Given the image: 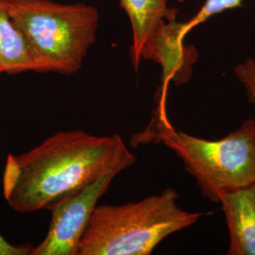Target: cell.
<instances>
[{
    "label": "cell",
    "mask_w": 255,
    "mask_h": 255,
    "mask_svg": "<svg viewBox=\"0 0 255 255\" xmlns=\"http://www.w3.org/2000/svg\"><path fill=\"white\" fill-rule=\"evenodd\" d=\"M136 157L116 133L60 131L26 153L8 155L2 177L5 200L18 213L47 209L112 169H126Z\"/></svg>",
    "instance_id": "1"
},
{
    "label": "cell",
    "mask_w": 255,
    "mask_h": 255,
    "mask_svg": "<svg viewBox=\"0 0 255 255\" xmlns=\"http://www.w3.org/2000/svg\"><path fill=\"white\" fill-rule=\"evenodd\" d=\"M149 142L171 148L211 201L219 202L221 193L255 183V119L220 140L207 141L175 129L159 105L146 129L131 140L135 145Z\"/></svg>",
    "instance_id": "2"
},
{
    "label": "cell",
    "mask_w": 255,
    "mask_h": 255,
    "mask_svg": "<svg viewBox=\"0 0 255 255\" xmlns=\"http://www.w3.org/2000/svg\"><path fill=\"white\" fill-rule=\"evenodd\" d=\"M179 194L167 188L158 196L123 205H97L77 255H148L164 238L195 224L201 213L177 205Z\"/></svg>",
    "instance_id": "3"
},
{
    "label": "cell",
    "mask_w": 255,
    "mask_h": 255,
    "mask_svg": "<svg viewBox=\"0 0 255 255\" xmlns=\"http://www.w3.org/2000/svg\"><path fill=\"white\" fill-rule=\"evenodd\" d=\"M11 17L25 34L44 72L72 75L96 42L100 13L84 4L52 0H8Z\"/></svg>",
    "instance_id": "4"
},
{
    "label": "cell",
    "mask_w": 255,
    "mask_h": 255,
    "mask_svg": "<svg viewBox=\"0 0 255 255\" xmlns=\"http://www.w3.org/2000/svg\"><path fill=\"white\" fill-rule=\"evenodd\" d=\"M132 30L130 58L137 70L142 59L151 60L163 68L164 87L170 82H185L196 62L194 47L183 44L187 35L183 23L177 22V10L167 0H119Z\"/></svg>",
    "instance_id": "5"
},
{
    "label": "cell",
    "mask_w": 255,
    "mask_h": 255,
    "mask_svg": "<svg viewBox=\"0 0 255 255\" xmlns=\"http://www.w3.org/2000/svg\"><path fill=\"white\" fill-rule=\"evenodd\" d=\"M122 170L112 169L81 189L55 202L45 239L30 255H77L78 246L98 201Z\"/></svg>",
    "instance_id": "6"
},
{
    "label": "cell",
    "mask_w": 255,
    "mask_h": 255,
    "mask_svg": "<svg viewBox=\"0 0 255 255\" xmlns=\"http://www.w3.org/2000/svg\"><path fill=\"white\" fill-rule=\"evenodd\" d=\"M229 233V255H255V183L219 195Z\"/></svg>",
    "instance_id": "7"
},
{
    "label": "cell",
    "mask_w": 255,
    "mask_h": 255,
    "mask_svg": "<svg viewBox=\"0 0 255 255\" xmlns=\"http://www.w3.org/2000/svg\"><path fill=\"white\" fill-rule=\"evenodd\" d=\"M0 71L9 75L44 72L25 34L9 13L8 0H0Z\"/></svg>",
    "instance_id": "8"
},
{
    "label": "cell",
    "mask_w": 255,
    "mask_h": 255,
    "mask_svg": "<svg viewBox=\"0 0 255 255\" xmlns=\"http://www.w3.org/2000/svg\"><path fill=\"white\" fill-rule=\"evenodd\" d=\"M243 1L244 0H206L204 5L201 7V9L196 15L189 21L183 23L186 34H188L192 28L204 23L213 15L220 13L226 9H236L241 7Z\"/></svg>",
    "instance_id": "9"
},
{
    "label": "cell",
    "mask_w": 255,
    "mask_h": 255,
    "mask_svg": "<svg viewBox=\"0 0 255 255\" xmlns=\"http://www.w3.org/2000/svg\"><path fill=\"white\" fill-rule=\"evenodd\" d=\"M236 74L246 89L248 100L255 105V61L248 59L236 67Z\"/></svg>",
    "instance_id": "10"
},
{
    "label": "cell",
    "mask_w": 255,
    "mask_h": 255,
    "mask_svg": "<svg viewBox=\"0 0 255 255\" xmlns=\"http://www.w3.org/2000/svg\"><path fill=\"white\" fill-rule=\"evenodd\" d=\"M31 250L30 244L13 245L0 235V255H30Z\"/></svg>",
    "instance_id": "11"
},
{
    "label": "cell",
    "mask_w": 255,
    "mask_h": 255,
    "mask_svg": "<svg viewBox=\"0 0 255 255\" xmlns=\"http://www.w3.org/2000/svg\"><path fill=\"white\" fill-rule=\"evenodd\" d=\"M178 1H179V2H184L185 0H178Z\"/></svg>",
    "instance_id": "12"
},
{
    "label": "cell",
    "mask_w": 255,
    "mask_h": 255,
    "mask_svg": "<svg viewBox=\"0 0 255 255\" xmlns=\"http://www.w3.org/2000/svg\"><path fill=\"white\" fill-rule=\"evenodd\" d=\"M0 73H1V71H0Z\"/></svg>",
    "instance_id": "13"
}]
</instances>
